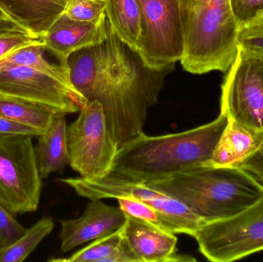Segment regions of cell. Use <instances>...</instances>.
<instances>
[{
  "label": "cell",
  "instance_id": "obj_3",
  "mask_svg": "<svg viewBox=\"0 0 263 262\" xmlns=\"http://www.w3.org/2000/svg\"><path fill=\"white\" fill-rule=\"evenodd\" d=\"M145 185L185 205L203 224L237 215L263 194V181L242 168L208 165Z\"/></svg>",
  "mask_w": 263,
  "mask_h": 262
},
{
  "label": "cell",
  "instance_id": "obj_27",
  "mask_svg": "<svg viewBox=\"0 0 263 262\" xmlns=\"http://www.w3.org/2000/svg\"><path fill=\"white\" fill-rule=\"evenodd\" d=\"M26 230V229L15 219V215L0 204V246L12 244L18 239Z\"/></svg>",
  "mask_w": 263,
  "mask_h": 262
},
{
  "label": "cell",
  "instance_id": "obj_8",
  "mask_svg": "<svg viewBox=\"0 0 263 262\" xmlns=\"http://www.w3.org/2000/svg\"><path fill=\"white\" fill-rule=\"evenodd\" d=\"M194 238L199 252L213 262H231L263 251V194L237 215L204 223Z\"/></svg>",
  "mask_w": 263,
  "mask_h": 262
},
{
  "label": "cell",
  "instance_id": "obj_13",
  "mask_svg": "<svg viewBox=\"0 0 263 262\" xmlns=\"http://www.w3.org/2000/svg\"><path fill=\"white\" fill-rule=\"evenodd\" d=\"M126 215L123 236L142 262L196 261L194 257L178 253L176 234Z\"/></svg>",
  "mask_w": 263,
  "mask_h": 262
},
{
  "label": "cell",
  "instance_id": "obj_4",
  "mask_svg": "<svg viewBox=\"0 0 263 262\" xmlns=\"http://www.w3.org/2000/svg\"><path fill=\"white\" fill-rule=\"evenodd\" d=\"M179 6L183 69L199 75L227 72L239 50V27L230 0H179Z\"/></svg>",
  "mask_w": 263,
  "mask_h": 262
},
{
  "label": "cell",
  "instance_id": "obj_5",
  "mask_svg": "<svg viewBox=\"0 0 263 262\" xmlns=\"http://www.w3.org/2000/svg\"><path fill=\"white\" fill-rule=\"evenodd\" d=\"M41 190L32 136L0 135V204L15 216L35 212Z\"/></svg>",
  "mask_w": 263,
  "mask_h": 262
},
{
  "label": "cell",
  "instance_id": "obj_26",
  "mask_svg": "<svg viewBox=\"0 0 263 262\" xmlns=\"http://www.w3.org/2000/svg\"><path fill=\"white\" fill-rule=\"evenodd\" d=\"M239 49L263 59V21L239 29Z\"/></svg>",
  "mask_w": 263,
  "mask_h": 262
},
{
  "label": "cell",
  "instance_id": "obj_7",
  "mask_svg": "<svg viewBox=\"0 0 263 262\" xmlns=\"http://www.w3.org/2000/svg\"><path fill=\"white\" fill-rule=\"evenodd\" d=\"M76 193L89 200L131 197L154 208L175 234L194 237L203 223L185 205L142 183L129 181L109 173L96 179L80 178L60 180Z\"/></svg>",
  "mask_w": 263,
  "mask_h": 262
},
{
  "label": "cell",
  "instance_id": "obj_14",
  "mask_svg": "<svg viewBox=\"0 0 263 262\" xmlns=\"http://www.w3.org/2000/svg\"><path fill=\"white\" fill-rule=\"evenodd\" d=\"M107 37L106 16L95 23L80 22L64 13L40 39L63 63L74 52L103 43Z\"/></svg>",
  "mask_w": 263,
  "mask_h": 262
},
{
  "label": "cell",
  "instance_id": "obj_31",
  "mask_svg": "<svg viewBox=\"0 0 263 262\" xmlns=\"http://www.w3.org/2000/svg\"><path fill=\"white\" fill-rule=\"evenodd\" d=\"M14 32L29 34L24 28L22 27L20 25L17 24L10 18H0V34L14 33Z\"/></svg>",
  "mask_w": 263,
  "mask_h": 262
},
{
  "label": "cell",
  "instance_id": "obj_15",
  "mask_svg": "<svg viewBox=\"0 0 263 262\" xmlns=\"http://www.w3.org/2000/svg\"><path fill=\"white\" fill-rule=\"evenodd\" d=\"M263 146V132L228 118L213 156L206 165L216 167L240 168Z\"/></svg>",
  "mask_w": 263,
  "mask_h": 262
},
{
  "label": "cell",
  "instance_id": "obj_21",
  "mask_svg": "<svg viewBox=\"0 0 263 262\" xmlns=\"http://www.w3.org/2000/svg\"><path fill=\"white\" fill-rule=\"evenodd\" d=\"M55 227L51 217L43 216L16 241L6 246H0V262H22L36 249L40 243Z\"/></svg>",
  "mask_w": 263,
  "mask_h": 262
},
{
  "label": "cell",
  "instance_id": "obj_1",
  "mask_svg": "<svg viewBox=\"0 0 263 262\" xmlns=\"http://www.w3.org/2000/svg\"><path fill=\"white\" fill-rule=\"evenodd\" d=\"M106 57L83 94L104 109L109 132L119 149L144 133L148 109L156 104L165 75L173 67L154 70L116 35L107 21Z\"/></svg>",
  "mask_w": 263,
  "mask_h": 262
},
{
  "label": "cell",
  "instance_id": "obj_10",
  "mask_svg": "<svg viewBox=\"0 0 263 262\" xmlns=\"http://www.w3.org/2000/svg\"><path fill=\"white\" fill-rule=\"evenodd\" d=\"M224 78L220 113L263 132V59L239 49Z\"/></svg>",
  "mask_w": 263,
  "mask_h": 262
},
{
  "label": "cell",
  "instance_id": "obj_18",
  "mask_svg": "<svg viewBox=\"0 0 263 262\" xmlns=\"http://www.w3.org/2000/svg\"><path fill=\"white\" fill-rule=\"evenodd\" d=\"M32 68L58 78L72 89L68 64L52 53L41 39H36L0 59V69L6 68Z\"/></svg>",
  "mask_w": 263,
  "mask_h": 262
},
{
  "label": "cell",
  "instance_id": "obj_29",
  "mask_svg": "<svg viewBox=\"0 0 263 262\" xmlns=\"http://www.w3.org/2000/svg\"><path fill=\"white\" fill-rule=\"evenodd\" d=\"M43 132L40 130L16 123L0 115V135H27L38 137Z\"/></svg>",
  "mask_w": 263,
  "mask_h": 262
},
{
  "label": "cell",
  "instance_id": "obj_12",
  "mask_svg": "<svg viewBox=\"0 0 263 262\" xmlns=\"http://www.w3.org/2000/svg\"><path fill=\"white\" fill-rule=\"evenodd\" d=\"M126 221V213L120 206L90 200L81 216L60 221V249L65 253L88 241L107 236L123 228Z\"/></svg>",
  "mask_w": 263,
  "mask_h": 262
},
{
  "label": "cell",
  "instance_id": "obj_23",
  "mask_svg": "<svg viewBox=\"0 0 263 262\" xmlns=\"http://www.w3.org/2000/svg\"><path fill=\"white\" fill-rule=\"evenodd\" d=\"M106 0H69L64 14L72 19L95 23L106 16Z\"/></svg>",
  "mask_w": 263,
  "mask_h": 262
},
{
  "label": "cell",
  "instance_id": "obj_9",
  "mask_svg": "<svg viewBox=\"0 0 263 262\" xmlns=\"http://www.w3.org/2000/svg\"><path fill=\"white\" fill-rule=\"evenodd\" d=\"M141 37L137 53L154 70L173 67L184 50L179 0H138Z\"/></svg>",
  "mask_w": 263,
  "mask_h": 262
},
{
  "label": "cell",
  "instance_id": "obj_28",
  "mask_svg": "<svg viewBox=\"0 0 263 262\" xmlns=\"http://www.w3.org/2000/svg\"><path fill=\"white\" fill-rule=\"evenodd\" d=\"M36 39L38 38L27 33L0 34V59Z\"/></svg>",
  "mask_w": 263,
  "mask_h": 262
},
{
  "label": "cell",
  "instance_id": "obj_6",
  "mask_svg": "<svg viewBox=\"0 0 263 262\" xmlns=\"http://www.w3.org/2000/svg\"><path fill=\"white\" fill-rule=\"evenodd\" d=\"M69 166L80 177L96 179L110 173L118 151L98 101L88 102L67 126Z\"/></svg>",
  "mask_w": 263,
  "mask_h": 262
},
{
  "label": "cell",
  "instance_id": "obj_16",
  "mask_svg": "<svg viewBox=\"0 0 263 262\" xmlns=\"http://www.w3.org/2000/svg\"><path fill=\"white\" fill-rule=\"evenodd\" d=\"M69 0H0V9L35 38H41L66 10Z\"/></svg>",
  "mask_w": 263,
  "mask_h": 262
},
{
  "label": "cell",
  "instance_id": "obj_11",
  "mask_svg": "<svg viewBox=\"0 0 263 262\" xmlns=\"http://www.w3.org/2000/svg\"><path fill=\"white\" fill-rule=\"evenodd\" d=\"M0 98L28 102L65 115L80 112L88 103L58 78L24 66L0 69Z\"/></svg>",
  "mask_w": 263,
  "mask_h": 262
},
{
  "label": "cell",
  "instance_id": "obj_20",
  "mask_svg": "<svg viewBox=\"0 0 263 262\" xmlns=\"http://www.w3.org/2000/svg\"><path fill=\"white\" fill-rule=\"evenodd\" d=\"M58 112L22 100L0 98V115L44 132Z\"/></svg>",
  "mask_w": 263,
  "mask_h": 262
},
{
  "label": "cell",
  "instance_id": "obj_2",
  "mask_svg": "<svg viewBox=\"0 0 263 262\" xmlns=\"http://www.w3.org/2000/svg\"><path fill=\"white\" fill-rule=\"evenodd\" d=\"M228 123L223 114L211 123L178 133L148 136L145 133L117 151L110 173L147 184L205 166Z\"/></svg>",
  "mask_w": 263,
  "mask_h": 262
},
{
  "label": "cell",
  "instance_id": "obj_22",
  "mask_svg": "<svg viewBox=\"0 0 263 262\" xmlns=\"http://www.w3.org/2000/svg\"><path fill=\"white\" fill-rule=\"evenodd\" d=\"M123 237V228H121L111 235L94 240L93 243L68 258H52L49 261L105 262L117 249Z\"/></svg>",
  "mask_w": 263,
  "mask_h": 262
},
{
  "label": "cell",
  "instance_id": "obj_24",
  "mask_svg": "<svg viewBox=\"0 0 263 262\" xmlns=\"http://www.w3.org/2000/svg\"><path fill=\"white\" fill-rule=\"evenodd\" d=\"M117 200L120 209L127 215L145 220L161 229L173 232L168 223L154 208L131 197H120L117 198Z\"/></svg>",
  "mask_w": 263,
  "mask_h": 262
},
{
  "label": "cell",
  "instance_id": "obj_30",
  "mask_svg": "<svg viewBox=\"0 0 263 262\" xmlns=\"http://www.w3.org/2000/svg\"><path fill=\"white\" fill-rule=\"evenodd\" d=\"M105 262H142L124 236L112 255Z\"/></svg>",
  "mask_w": 263,
  "mask_h": 262
},
{
  "label": "cell",
  "instance_id": "obj_19",
  "mask_svg": "<svg viewBox=\"0 0 263 262\" xmlns=\"http://www.w3.org/2000/svg\"><path fill=\"white\" fill-rule=\"evenodd\" d=\"M106 19L122 42L137 52L141 37L138 0H106Z\"/></svg>",
  "mask_w": 263,
  "mask_h": 262
},
{
  "label": "cell",
  "instance_id": "obj_32",
  "mask_svg": "<svg viewBox=\"0 0 263 262\" xmlns=\"http://www.w3.org/2000/svg\"><path fill=\"white\" fill-rule=\"evenodd\" d=\"M0 18H9L6 16V14L0 9Z\"/></svg>",
  "mask_w": 263,
  "mask_h": 262
},
{
  "label": "cell",
  "instance_id": "obj_33",
  "mask_svg": "<svg viewBox=\"0 0 263 262\" xmlns=\"http://www.w3.org/2000/svg\"><path fill=\"white\" fill-rule=\"evenodd\" d=\"M259 152H263V146H262V149H261L259 151Z\"/></svg>",
  "mask_w": 263,
  "mask_h": 262
},
{
  "label": "cell",
  "instance_id": "obj_25",
  "mask_svg": "<svg viewBox=\"0 0 263 262\" xmlns=\"http://www.w3.org/2000/svg\"><path fill=\"white\" fill-rule=\"evenodd\" d=\"M239 29L263 21V0H230Z\"/></svg>",
  "mask_w": 263,
  "mask_h": 262
},
{
  "label": "cell",
  "instance_id": "obj_17",
  "mask_svg": "<svg viewBox=\"0 0 263 262\" xmlns=\"http://www.w3.org/2000/svg\"><path fill=\"white\" fill-rule=\"evenodd\" d=\"M38 138L35 160L42 179L53 172H61L69 165L67 125L65 115L59 114L49 127Z\"/></svg>",
  "mask_w": 263,
  "mask_h": 262
}]
</instances>
